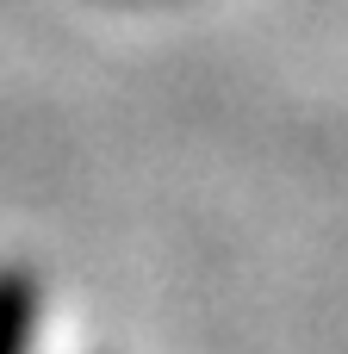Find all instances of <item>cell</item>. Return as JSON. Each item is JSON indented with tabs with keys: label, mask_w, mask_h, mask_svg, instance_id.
<instances>
[{
	"label": "cell",
	"mask_w": 348,
	"mask_h": 354,
	"mask_svg": "<svg viewBox=\"0 0 348 354\" xmlns=\"http://www.w3.org/2000/svg\"><path fill=\"white\" fill-rule=\"evenodd\" d=\"M44 311H50L44 274L31 261H0V354H37Z\"/></svg>",
	"instance_id": "obj_1"
}]
</instances>
